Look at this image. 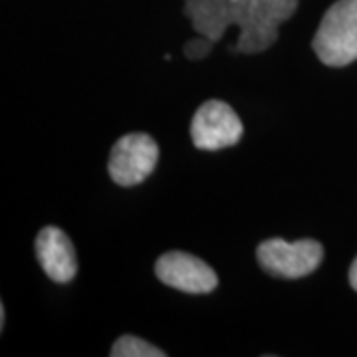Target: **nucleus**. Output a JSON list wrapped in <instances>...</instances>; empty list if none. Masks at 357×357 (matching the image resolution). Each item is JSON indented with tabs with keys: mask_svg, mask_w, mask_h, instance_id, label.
Instances as JSON below:
<instances>
[{
	"mask_svg": "<svg viewBox=\"0 0 357 357\" xmlns=\"http://www.w3.org/2000/svg\"><path fill=\"white\" fill-rule=\"evenodd\" d=\"M183 14L197 34L213 42L225 36L229 26L241 34L232 52L262 54L280 36V24L298 10V0H183Z\"/></svg>",
	"mask_w": 357,
	"mask_h": 357,
	"instance_id": "obj_1",
	"label": "nucleus"
},
{
	"mask_svg": "<svg viewBox=\"0 0 357 357\" xmlns=\"http://www.w3.org/2000/svg\"><path fill=\"white\" fill-rule=\"evenodd\" d=\"M312 48L330 68L357 62V0L333 2L319 22Z\"/></svg>",
	"mask_w": 357,
	"mask_h": 357,
	"instance_id": "obj_2",
	"label": "nucleus"
},
{
	"mask_svg": "<svg viewBox=\"0 0 357 357\" xmlns=\"http://www.w3.org/2000/svg\"><path fill=\"white\" fill-rule=\"evenodd\" d=\"M256 258L270 276L296 280L318 270L324 260V246L312 238L296 243H286L284 238H268L256 248Z\"/></svg>",
	"mask_w": 357,
	"mask_h": 357,
	"instance_id": "obj_3",
	"label": "nucleus"
},
{
	"mask_svg": "<svg viewBox=\"0 0 357 357\" xmlns=\"http://www.w3.org/2000/svg\"><path fill=\"white\" fill-rule=\"evenodd\" d=\"M159 145L147 133H128L115 141L107 161V171L115 185L135 187L155 171Z\"/></svg>",
	"mask_w": 357,
	"mask_h": 357,
	"instance_id": "obj_4",
	"label": "nucleus"
},
{
	"mask_svg": "<svg viewBox=\"0 0 357 357\" xmlns=\"http://www.w3.org/2000/svg\"><path fill=\"white\" fill-rule=\"evenodd\" d=\"M244 128L241 117L229 103L220 100L204 102L191 121L192 145L203 151H218L236 145L243 137Z\"/></svg>",
	"mask_w": 357,
	"mask_h": 357,
	"instance_id": "obj_5",
	"label": "nucleus"
},
{
	"mask_svg": "<svg viewBox=\"0 0 357 357\" xmlns=\"http://www.w3.org/2000/svg\"><path fill=\"white\" fill-rule=\"evenodd\" d=\"M155 276L169 288L187 294H208L218 286V276L204 260L189 252L171 250L157 258Z\"/></svg>",
	"mask_w": 357,
	"mask_h": 357,
	"instance_id": "obj_6",
	"label": "nucleus"
},
{
	"mask_svg": "<svg viewBox=\"0 0 357 357\" xmlns=\"http://www.w3.org/2000/svg\"><path fill=\"white\" fill-rule=\"evenodd\" d=\"M36 258L52 282L68 284L76 278L77 260L74 244L58 227L40 230L36 236Z\"/></svg>",
	"mask_w": 357,
	"mask_h": 357,
	"instance_id": "obj_7",
	"label": "nucleus"
},
{
	"mask_svg": "<svg viewBox=\"0 0 357 357\" xmlns=\"http://www.w3.org/2000/svg\"><path fill=\"white\" fill-rule=\"evenodd\" d=\"M112 357H165V351L137 335H121L109 351Z\"/></svg>",
	"mask_w": 357,
	"mask_h": 357,
	"instance_id": "obj_8",
	"label": "nucleus"
},
{
	"mask_svg": "<svg viewBox=\"0 0 357 357\" xmlns=\"http://www.w3.org/2000/svg\"><path fill=\"white\" fill-rule=\"evenodd\" d=\"M217 42H213L211 38H206V36H197V38H191L185 42V46H183V52H185V58L187 60H191V62H199V60H203L206 58L211 50H213V46H215Z\"/></svg>",
	"mask_w": 357,
	"mask_h": 357,
	"instance_id": "obj_9",
	"label": "nucleus"
},
{
	"mask_svg": "<svg viewBox=\"0 0 357 357\" xmlns=\"http://www.w3.org/2000/svg\"><path fill=\"white\" fill-rule=\"evenodd\" d=\"M349 284H351V288L357 292V258L354 260L351 268H349Z\"/></svg>",
	"mask_w": 357,
	"mask_h": 357,
	"instance_id": "obj_10",
	"label": "nucleus"
},
{
	"mask_svg": "<svg viewBox=\"0 0 357 357\" xmlns=\"http://www.w3.org/2000/svg\"><path fill=\"white\" fill-rule=\"evenodd\" d=\"M4 324H6V312H4V304L0 306V328L4 330Z\"/></svg>",
	"mask_w": 357,
	"mask_h": 357,
	"instance_id": "obj_11",
	"label": "nucleus"
}]
</instances>
